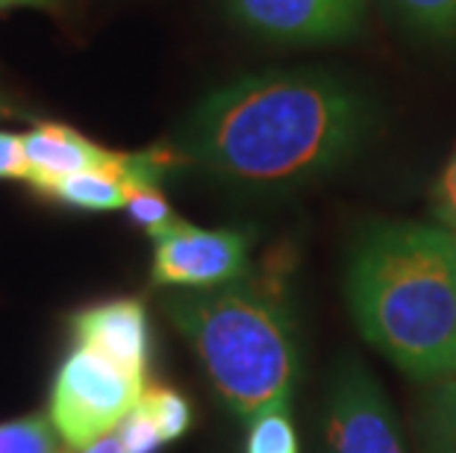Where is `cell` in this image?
Here are the masks:
<instances>
[{"instance_id": "4", "label": "cell", "mask_w": 456, "mask_h": 453, "mask_svg": "<svg viewBox=\"0 0 456 453\" xmlns=\"http://www.w3.org/2000/svg\"><path fill=\"white\" fill-rule=\"evenodd\" d=\"M144 383L121 371L98 351L74 344L56 368L47 400V418L62 436L65 448L80 453L106 439L135 409Z\"/></svg>"}, {"instance_id": "8", "label": "cell", "mask_w": 456, "mask_h": 453, "mask_svg": "<svg viewBox=\"0 0 456 453\" xmlns=\"http://www.w3.org/2000/svg\"><path fill=\"white\" fill-rule=\"evenodd\" d=\"M74 344L98 351L135 380L148 377L151 362V324L148 310L135 297H115L71 315Z\"/></svg>"}, {"instance_id": "11", "label": "cell", "mask_w": 456, "mask_h": 453, "mask_svg": "<svg viewBox=\"0 0 456 453\" xmlns=\"http://www.w3.org/2000/svg\"><path fill=\"white\" fill-rule=\"evenodd\" d=\"M139 409L153 421V427L162 436V441H177L186 436L191 427V407L180 392L168 389V385H144Z\"/></svg>"}, {"instance_id": "2", "label": "cell", "mask_w": 456, "mask_h": 453, "mask_svg": "<svg viewBox=\"0 0 456 453\" xmlns=\"http://www.w3.org/2000/svg\"><path fill=\"white\" fill-rule=\"evenodd\" d=\"M347 303L377 351L421 380L456 374V233L377 224L347 265Z\"/></svg>"}, {"instance_id": "13", "label": "cell", "mask_w": 456, "mask_h": 453, "mask_svg": "<svg viewBox=\"0 0 456 453\" xmlns=\"http://www.w3.org/2000/svg\"><path fill=\"white\" fill-rule=\"evenodd\" d=\"M383 6L424 36L456 38V0H383Z\"/></svg>"}, {"instance_id": "20", "label": "cell", "mask_w": 456, "mask_h": 453, "mask_svg": "<svg viewBox=\"0 0 456 453\" xmlns=\"http://www.w3.org/2000/svg\"><path fill=\"white\" fill-rule=\"evenodd\" d=\"M80 453H124V445H121V439H118V430L110 433V436L101 439V441H94L92 448H86Z\"/></svg>"}, {"instance_id": "14", "label": "cell", "mask_w": 456, "mask_h": 453, "mask_svg": "<svg viewBox=\"0 0 456 453\" xmlns=\"http://www.w3.org/2000/svg\"><path fill=\"white\" fill-rule=\"evenodd\" d=\"M245 453H300L289 407H271L250 421Z\"/></svg>"}, {"instance_id": "12", "label": "cell", "mask_w": 456, "mask_h": 453, "mask_svg": "<svg viewBox=\"0 0 456 453\" xmlns=\"http://www.w3.org/2000/svg\"><path fill=\"white\" fill-rule=\"evenodd\" d=\"M0 453H71L47 416L0 421Z\"/></svg>"}, {"instance_id": "10", "label": "cell", "mask_w": 456, "mask_h": 453, "mask_svg": "<svg viewBox=\"0 0 456 453\" xmlns=\"http://www.w3.org/2000/svg\"><path fill=\"white\" fill-rule=\"evenodd\" d=\"M421 436L427 453H456V374L436 380L427 394Z\"/></svg>"}, {"instance_id": "7", "label": "cell", "mask_w": 456, "mask_h": 453, "mask_svg": "<svg viewBox=\"0 0 456 453\" xmlns=\"http://www.w3.org/2000/svg\"><path fill=\"white\" fill-rule=\"evenodd\" d=\"M227 9L245 30L292 44L338 42L365 18V0H227Z\"/></svg>"}, {"instance_id": "21", "label": "cell", "mask_w": 456, "mask_h": 453, "mask_svg": "<svg viewBox=\"0 0 456 453\" xmlns=\"http://www.w3.org/2000/svg\"><path fill=\"white\" fill-rule=\"evenodd\" d=\"M9 115H15L12 103H9V98H4V94H0V118H9Z\"/></svg>"}, {"instance_id": "19", "label": "cell", "mask_w": 456, "mask_h": 453, "mask_svg": "<svg viewBox=\"0 0 456 453\" xmlns=\"http://www.w3.org/2000/svg\"><path fill=\"white\" fill-rule=\"evenodd\" d=\"M60 0H0V12L6 9H56Z\"/></svg>"}, {"instance_id": "16", "label": "cell", "mask_w": 456, "mask_h": 453, "mask_svg": "<svg viewBox=\"0 0 456 453\" xmlns=\"http://www.w3.org/2000/svg\"><path fill=\"white\" fill-rule=\"evenodd\" d=\"M118 439L124 445V453H157L165 445L157 427H153V421L139 409V403H135V409L118 427Z\"/></svg>"}, {"instance_id": "5", "label": "cell", "mask_w": 456, "mask_h": 453, "mask_svg": "<svg viewBox=\"0 0 456 453\" xmlns=\"http://www.w3.org/2000/svg\"><path fill=\"white\" fill-rule=\"evenodd\" d=\"M327 453H406L395 412L371 377L354 356L336 365L324 400Z\"/></svg>"}, {"instance_id": "6", "label": "cell", "mask_w": 456, "mask_h": 453, "mask_svg": "<svg viewBox=\"0 0 456 453\" xmlns=\"http://www.w3.org/2000/svg\"><path fill=\"white\" fill-rule=\"evenodd\" d=\"M250 236L241 230H203L177 221L153 239V288H221L248 274Z\"/></svg>"}, {"instance_id": "15", "label": "cell", "mask_w": 456, "mask_h": 453, "mask_svg": "<svg viewBox=\"0 0 456 453\" xmlns=\"http://www.w3.org/2000/svg\"><path fill=\"white\" fill-rule=\"evenodd\" d=\"M127 215L139 224L151 239H157L165 233L171 224H177V212L171 209V204L165 200L162 189L153 186V182H135L127 191Z\"/></svg>"}, {"instance_id": "3", "label": "cell", "mask_w": 456, "mask_h": 453, "mask_svg": "<svg viewBox=\"0 0 456 453\" xmlns=\"http://www.w3.org/2000/svg\"><path fill=\"white\" fill-rule=\"evenodd\" d=\"M162 310L191 344L203 371L241 421L286 407L300 377V356L289 315L274 297L245 286L180 288Z\"/></svg>"}, {"instance_id": "17", "label": "cell", "mask_w": 456, "mask_h": 453, "mask_svg": "<svg viewBox=\"0 0 456 453\" xmlns=\"http://www.w3.org/2000/svg\"><path fill=\"white\" fill-rule=\"evenodd\" d=\"M436 215L444 227H451L456 233V153L451 162L444 166L439 182H436V198H433Z\"/></svg>"}, {"instance_id": "1", "label": "cell", "mask_w": 456, "mask_h": 453, "mask_svg": "<svg viewBox=\"0 0 456 453\" xmlns=\"http://www.w3.org/2000/svg\"><path fill=\"white\" fill-rule=\"evenodd\" d=\"M368 127V101L338 77L268 71L207 94L183 127V153L236 189L283 191L342 166Z\"/></svg>"}, {"instance_id": "18", "label": "cell", "mask_w": 456, "mask_h": 453, "mask_svg": "<svg viewBox=\"0 0 456 453\" xmlns=\"http://www.w3.org/2000/svg\"><path fill=\"white\" fill-rule=\"evenodd\" d=\"M0 180H27L24 142L6 130H0Z\"/></svg>"}, {"instance_id": "9", "label": "cell", "mask_w": 456, "mask_h": 453, "mask_svg": "<svg viewBox=\"0 0 456 453\" xmlns=\"http://www.w3.org/2000/svg\"><path fill=\"white\" fill-rule=\"evenodd\" d=\"M130 186L112 171H80V174L56 180L42 195L60 200L65 206L86 212H112L127 206Z\"/></svg>"}]
</instances>
